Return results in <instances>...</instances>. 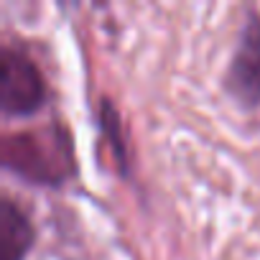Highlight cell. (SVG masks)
<instances>
[{"mask_svg":"<svg viewBox=\"0 0 260 260\" xmlns=\"http://www.w3.org/2000/svg\"><path fill=\"white\" fill-rule=\"evenodd\" d=\"M3 164L34 184H59L72 171L69 141L59 127L16 133L3 141Z\"/></svg>","mask_w":260,"mask_h":260,"instance_id":"cell-1","label":"cell"},{"mask_svg":"<svg viewBox=\"0 0 260 260\" xmlns=\"http://www.w3.org/2000/svg\"><path fill=\"white\" fill-rule=\"evenodd\" d=\"M46 97L36 64L18 49L6 46L0 54V105L6 115H34Z\"/></svg>","mask_w":260,"mask_h":260,"instance_id":"cell-2","label":"cell"},{"mask_svg":"<svg viewBox=\"0 0 260 260\" xmlns=\"http://www.w3.org/2000/svg\"><path fill=\"white\" fill-rule=\"evenodd\" d=\"M227 87L245 105L260 102V18L257 16L247 21L232 69L227 74Z\"/></svg>","mask_w":260,"mask_h":260,"instance_id":"cell-3","label":"cell"},{"mask_svg":"<svg viewBox=\"0 0 260 260\" xmlns=\"http://www.w3.org/2000/svg\"><path fill=\"white\" fill-rule=\"evenodd\" d=\"M34 245L28 217L11 202H0V260H23Z\"/></svg>","mask_w":260,"mask_h":260,"instance_id":"cell-4","label":"cell"},{"mask_svg":"<svg viewBox=\"0 0 260 260\" xmlns=\"http://www.w3.org/2000/svg\"><path fill=\"white\" fill-rule=\"evenodd\" d=\"M100 117H102V127L110 138V146L120 161V166H125V146H122V136H120V120H117V112L112 110V105L105 100L102 107H100Z\"/></svg>","mask_w":260,"mask_h":260,"instance_id":"cell-5","label":"cell"}]
</instances>
